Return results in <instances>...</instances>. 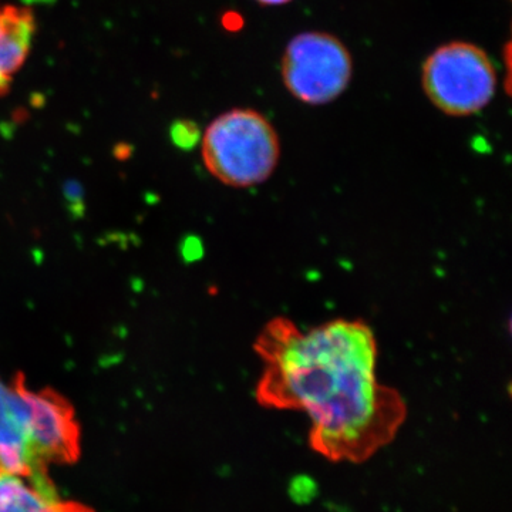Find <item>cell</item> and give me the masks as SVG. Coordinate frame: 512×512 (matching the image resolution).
I'll return each mask as SVG.
<instances>
[{
	"label": "cell",
	"mask_w": 512,
	"mask_h": 512,
	"mask_svg": "<svg viewBox=\"0 0 512 512\" xmlns=\"http://www.w3.org/2000/svg\"><path fill=\"white\" fill-rule=\"evenodd\" d=\"M262 372L255 387L266 409L305 413L309 441L332 461L362 463L399 433L406 402L379 382V348L363 320L335 319L303 330L276 316L254 342Z\"/></svg>",
	"instance_id": "1"
},
{
	"label": "cell",
	"mask_w": 512,
	"mask_h": 512,
	"mask_svg": "<svg viewBox=\"0 0 512 512\" xmlns=\"http://www.w3.org/2000/svg\"><path fill=\"white\" fill-rule=\"evenodd\" d=\"M201 154L207 170L222 184L252 188L275 173L281 160V141L264 114L234 109L208 126Z\"/></svg>",
	"instance_id": "2"
},
{
	"label": "cell",
	"mask_w": 512,
	"mask_h": 512,
	"mask_svg": "<svg viewBox=\"0 0 512 512\" xmlns=\"http://www.w3.org/2000/svg\"><path fill=\"white\" fill-rule=\"evenodd\" d=\"M424 93L444 114L473 116L490 104L497 90V73L481 47L453 42L434 50L423 64Z\"/></svg>",
	"instance_id": "3"
},
{
	"label": "cell",
	"mask_w": 512,
	"mask_h": 512,
	"mask_svg": "<svg viewBox=\"0 0 512 512\" xmlns=\"http://www.w3.org/2000/svg\"><path fill=\"white\" fill-rule=\"evenodd\" d=\"M348 47L338 37L306 32L293 37L282 57V79L295 99L322 106L338 99L352 80Z\"/></svg>",
	"instance_id": "4"
},
{
	"label": "cell",
	"mask_w": 512,
	"mask_h": 512,
	"mask_svg": "<svg viewBox=\"0 0 512 512\" xmlns=\"http://www.w3.org/2000/svg\"><path fill=\"white\" fill-rule=\"evenodd\" d=\"M29 437L40 467L69 464L80 454V427L70 403L52 389L32 392L25 387Z\"/></svg>",
	"instance_id": "5"
},
{
	"label": "cell",
	"mask_w": 512,
	"mask_h": 512,
	"mask_svg": "<svg viewBox=\"0 0 512 512\" xmlns=\"http://www.w3.org/2000/svg\"><path fill=\"white\" fill-rule=\"evenodd\" d=\"M25 384V376L20 373L10 384L0 380V470L20 476H46L30 446Z\"/></svg>",
	"instance_id": "6"
},
{
	"label": "cell",
	"mask_w": 512,
	"mask_h": 512,
	"mask_svg": "<svg viewBox=\"0 0 512 512\" xmlns=\"http://www.w3.org/2000/svg\"><path fill=\"white\" fill-rule=\"evenodd\" d=\"M0 512H93L64 501L49 477H28L0 470Z\"/></svg>",
	"instance_id": "7"
},
{
	"label": "cell",
	"mask_w": 512,
	"mask_h": 512,
	"mask_svg": "<svg viewBox=\"0 0 512 512\" xmlns=\"http://www.w3.org/2000/svg\"><path fill=\"white\" fill-rule=\"evenodd\" d=\"M35 30L32 10L0 6V74L9 83L29 55Z\"/></svg>",
	"instance_id": "8"
},
{
	"label": "cell",
	"mask_w": 512,
	"mask_h": 512,
	"mask_svg": "<svg viewBox=\"0 0 512 512\" xmlns=\"http://www.w3.org/2000/svg\"><path fill=\"white\" fill-rule=\"evenodd\" d=\"M173 138L181 147H191L198 140V128L191 121H180L174 124Z\"/></svg>",
	"instance_id": "9"
},
{
	"label": "cell",
	"mask_w": 512,
	"mask_h": 512,
	"mask_svg": "<svg viewBox=\"0 0 512 512\" xmlns=\"http://www.w3.org/2000/svg\"><path fill=\"white\" fill-rule=\"evenodd\" d=\"M222 23H224L225 28L228 30H238L241 28L242 20L237 13H227Z\"/></svg>",
	"instance_id": "10"
},
{
	"label": "cell",
	"mask_w": 512,
	"mask_h": 512,
	"mask_svg": "<svg viewBox=\"0 0 512 512\" xmlns=\"http://www.w3.org/2000/svg\"><path fill=\"white\" fill-rule=\"evenodd\" d=\"M256 2L261 3V5L265 6H279L285 5V3L291 2V0H256Z\"/></svg>",
	"instance_id": "11"
},
{
	"label": "cell",
	"mask_w": 512,
	"mask_h": 512,
	"mask_svg": "<svg viewBox=\"0 0 512 512\" xmlns=\"http://www.w3.org/2000/svg\"><path fill=\"white\" fill-rule=\"evenodd\" d=\"M10 89V83L8 80L3 79L2 74H0V96L2 94L8 93Z\"/></svg>",
	"instance_id": "12"
}]
</instances>
